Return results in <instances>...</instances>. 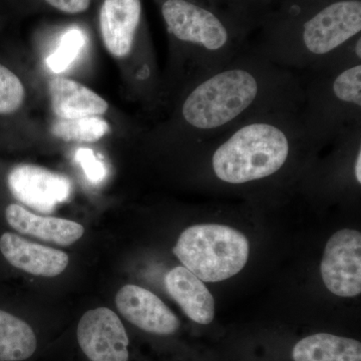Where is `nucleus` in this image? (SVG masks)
<instances>
[{"mask_svg":"<svg viewBox=\"0 0 361 361\" xmlns=\"http://www.w3.org/2000/svg\"><path fill=\"white\" fill-rule=\"evenodd\" d=\"M299 73L260 58L250 47L222 68L186 85L177 111L187 144L224 133L248 118L300 110Z\"/></svg>","mask_w":361,"mask_h":361,"instance_id":"obj_1","label":"nucleus"},{"mask_svg":"<svg viewBox=\"0 0 361 361\" xmlns=\"http://www.w3.org/2000/svg\"><path fill=\"white\" fill-rule=\"evenodd\" d=\"M249 47L273 65L300 73L361 35V0H281Z\"/></svg>","mask_w":361,"mask_h":361,"instance_id":"obj_2","label":"nucleus"},{"mask_svg":"<svg viewBox=\"0 0 361 361\" xmlns=\"http://www.w3.org/2000/svg\"><path fill=\"white\" fill-rule=\"evenodd\" d=\"M189 146L203 156V161H208L214 179L229 186L269 180L299 154L315 151L296 111L254 116Z\"/></svg>","mask_w":361,"mask_h":361,"instance_id":"obj_3","label":"nucleus"},{"mask_svg":"<svg viewBox=\"0 0 361 361\" xmlns=\"http://www.w3.org/2000/svg\"><path fill=\"white\" fill-rule=\"evenodd\" d=\"M299 121L315 149L361 126V35L336 56L299 73Z\"/></svg>","mask_w":361,"mask_h":361,"instance_id":"obj_4","label":"nucleus"},{"mask_svg":"<svg viewBox=\"0 0 361 361\" xmlns=\"http://www.w3.org/2000/svg\"><path fill=\"white\" fill-rule=\"evenodd\" d=\"M161 13L189 66L187 85L222 68L249 47L248 33L215 7L196 0H164Z\"/></svg>","mask_w":361,"mask_h":361,"instance_id":"obj_5","label":"nucleus"},{"mask_svg":"<svg viewBox=\"0 0 361 361\" xmlns=\"http://www.w3.org/2000/svg\"><path fill=\"white\" fill-rule=\"evenodd\" d=\"M173 252L202 281L219 282L245 267L249 242L243 233L229 226L195 225L180 234Z\"/></svg>","mask_w":361,"mask_h":361,"instance_id":"obj_6","label":"nucleus"},{"mask_svg":"<svg viewBox=\"0 0 361 361\" xmlns=\"http://www.w3.org/2000/svg\"><path fill=\"white\" fill-rule=\"evenodd\" d=\"M323 283L334 295L355 297L361 292V234L343 229L334 233L320 266Z\"/></svg>","mask_w":361,"mask_h":361,"instance_id":"obj_7","label":"nucleus"},{"mask_svg":"<svg viewBox=\"0 0 361 361\" xmlns=\"http://www.w3.org/2000/svg\"><path fill=\"white\" fill-rule=\"evenodd\" d=\"M73 339L82 350L104 360L130 361L129 334L121 318L110 308L87 311L75 327Z\"/></svg>","mask_w":361,"mask_h":361,"instance_id":"obj_8","label":"nucleus"},{"mask_svg":"<svg viewBox=\"0 0 361 361\" xmlns=\"http://www.w3.org/2000/svg\"><path fill=\"white\" fill-rule=\"evenodd\" d=\"M7 185L16 200L40 213L54 212L71 194V183L66 176L30 164L11 169Z\"/></svg>","mask_w":361,"mask_h":361,"instance_id":"obj_9","label":"nucleus"},{"mask_svg":"<svg viewBox=\"0 0 361 361\" xmlns=\"http://www.w3.org/2000/svg\"><path fill=\"white\" fill-rule=\"evenodd\" d=\"M118 312L142 331L158 336H171L180 329L179 318L153 292L128 284L116 295Z\"/></svg>","mask_w":361,"mask_h":361,"instance_id":"obj_10","label":"nucleus"},{"mask_svg":"<svg viewBox=\"0 0 361 361\" xmlns=\"http://www.w3.org/2000/svg\"><path fill=\"white\" fill-rule=\"evenodd\" d=\"M141 0H104L99 28L104 47L116 59L129 56L141 25Z\"/></svg>","mask_w":361,"mask_h":361,"instance_id":"obj_11","label":"nucleus"},{"mask_svg":"<svg viewBox=\"0 0 361 361\" xmlns=\"http://www.w3.org/2000/svg\"><path fill=\"white\" fill-rule=\"evenodd\" d=\"M0 251L13 267L35 276H58L70 261L65 252L33 243L13 233L2 235Z\"/></svg>","mask_w":361,"mask_h":361,"instance_id":"obj_12","label":"nucleus"},{"mask_svg":"<svg viewBox=\"0 0 361 361\" xmlns=\"http://www.w3.org/2000/svg\"><path fill=\"white\" fill-rule=\"evenodd\" d=\"M168 293L185 314L199 324H210L215 317V301L204 281L184 266L169 271L165 277Z\"/></svg>","mask_w":361,"mask_h":361,"instance_id":"obj_13","label":"nucleus"},{"mask_svg":"<svg viewBox=\"0 0 361 361\" xmlns=\"http://www.w3.org/2000/svg\"><path fill=\"white\" fill-rule=\"evenodd\" d=\"M6 218L16 231L61 246L71 245L85 233L84 226L80 223L35 215L18 204L7 206Z\"/></svg>","mask_w":361,"mask_h":361,"instance_id":"obj_14","label":"nucleus"},{"mask_svg":"<svg viewBox=\"0 0 361 361\" xmlns=\"http://www.w3.org/2000/svg\"><path fill=\"white\" fill-rule=\"evenodd\" d=\"M49 97L54 113L63 120L104 115L109 104L89 87L68 80L56 78L49 84Z\"/></svg>","mask_w":361,"mask_h":361,"instance_id":"obj_15","label":"nucleus"},{"mask_svg":"<svg viewBox=\"0 0 361 361\" xmlns=\"http://www.w3.org/2000/svg\"><path fill=\"white\" fill-rule=\"evenodd\" d=\"M293 361H361V343L348 337L316 334L304 337L292 350Z\"/></svg>","mask_w":361,"mask_h":361,"instance_id":"obj_16","label":"nucleus"},{"mask_svg":"<svg viewBox=\"0 0 361 361\" xmlns=\"http://www.w3.org/2000/svg\"><path fill=\"white\" fill-rule=\"evenodd\" d=\"M39 346V337L30 323L0 310V361H30Z\"/></svg>","mask_w":361,"mask_h":361,"instance_id":"obj_17","label":"nucleus"},{"mask_svg":"<svg viewBox=\"0 0 361 361\" xmlns=\"http://www.w3.org/2000/svg\"><path fill=\"white\" fill-rule=\"evenodd\" d=\"M110 126L99 116L63 120L59 118L52 123L51 134L68 142H94L108 134Z\"/></svg>","mask_w":361,"mask_h":361,"instance_id":"obj_18","label":"nucleus"},{"mask_svg":"<svg viewBox=\"0 0 361 361\" xmlns=\"http://www.w3.org/2000/svg\"><path fill=\"white\" fill-rule=\"evenodd\" d=\"M85 42L84 33L77 28L68 30L61 37L56 51L47 59V66L54 73L68 70L80 56Z\"/></svg>","mask_w":361,"mask_h":361,"instance_id":"obj_19","label":"nucleus"},{"mask_svg":"<svg viewBox=\"0 0 361 361\" xmlns=\"http://www.w3.org/2000/svg\"><path fill=\"white\" fill-rule=\"evenodd\" d=\"M25 97L20 78L0 63V115H11L20 110Z\"/></svg>","mask_w":361,"mask_h":361,"instance_id":"obj_20","label":"nucleus"},{"mask_svg":"<svg viewBox=\"0 0 361 361\" xmlns=\"http://www.w3.org/2000/svg\"><path fill=\"white\" fill-rule=\"evenodd\" d=\"M75 161L84 170L87 180L92 184H101L106 177V168L92 149H78L75 153Z\"/></svg>","mask_w":361,"mask_h":361,"instance_id":"obj_21","label":"nucleus"},{"mask_svg":"<svg viewBox=\"0 0 361 361\" xmlns=\"http://www.w3.org/2000/svg\"><path fill=\"white\" fill-rule=\"evenodd\" d=\"M49 6L70 14L84 13L90 7V0H44Z\"/></svg>","mask_w":361,"mask_h":361,"instance_id":"obj_22","label":"nucleus"},{"mask_svg":"<svg viewBox=\"0 0 361 361\" xmlns=\"http://www.w3.org/2000/svg\"><path fill=\"white\" fill-rule=\"evenodd\" d=\"M196 1L202 2V4H207V6H210L215 7V8H217L215 6V2H214V0H196Z\"/></svg>","mask_w":361,"mask_h":361,"instance_id":"obj_23","label":"nucleus"}]
</instances>
